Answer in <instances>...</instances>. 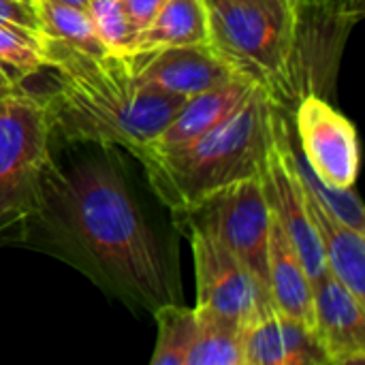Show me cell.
Masks as SVG:
<instances>
[{
  "label": "cell",
  "instance_id": "obj_20",
  "mask_svg": "<svg viewBox=\"0 0 365 365\" xmlns=\"http://www.w3.org/2000/svg\"><path fill=\"white\" fill-rule=\"evenodd\" d=\"M0 66H4L15 81L45 68L43 32L0 17Z\"/></svg>",
  "mask_w": 365,
  "mask_h": 365
},
{
  "label": "cell",
  "instance_id": "obj_24",
  "mask_svg": "<svg viewBox=\"0 0 365 365\" xmlns=\"http://www.w3.org/2000/svg\"><path fill=\"white\" fill-rule=\"evenodd\" d=\"M17 88H19V81H15L4 66H0V98L11 94V92H15Z\"/></svg>",
  "mask_w": 365,
  "mask_h": 365
},
{
  "label": "cell",
  "instance_id": "obj_26",
  "mask_svg": "<svg viewBox=\"0 0 365 365\" xmlns=\"http://www.w3.org/2000/svg\"><path fill=\"white\" fill-rule=\"evenodd\" d=\"M205 2H220V0H205Z\"/></svg>",
  "mask_w": 365,
  "mask_h": 365
},
{
  "label": "cell",
  "instance_id": "obj_23",
  "mask_svg": "<svg viewBox=\"0 0 365 365\" xmlns=\"http://www.w3.org/2000/svg\"><path fill=\"white\" fill-rule=\"evenodd\" d=\"M167 0H122V6L126 11V17L135 30V36L154 19V15L160 11V6Z\"/></svg>",
  "mask_w": 365,
  "mask_h": 365
},
{
  "label": "cell",
  "instance_id": "obj_1",
  "mask_svg": "<svg viewBox=\"0 0 365 365\" xmlns=\"http://www.w3.org/2000/svg\"><path fill=\"white\" fill-rule=\"evenodd\" d=\"M207 4L210 43L278 107L317 94L319 68L351 28L353 0H220Z\"/></svg>",
  "mask_w": 365,
  "mask_h": 365
},
{
  "label": "cell",
  "instance_id": "obj_5",
  "mask_svg": "<svg viewBox=\"0 0 365 365\" xmlns=\"http://www.w3.org/2000/svg\"><path fill=\"white\" fill-rule=\"evenodd\" d=\"M51 133L43 98L21 88L0 98V231L41 205Z\"/></svg>",
  "mask_w": 365,
  "mask_h": 365
},
{
  "label": "cell",
  "instance_id": "obj_6",
  "mask_svg": "<svg viewBox=\"0 0 365 365\" xmlns=\"http://www.w3.org/2000/svg\"><path fill=\"white\" fill-rule=\"evenodd\" d=\"M184 218L216 235L267 291L269 205L263 195L261 175L220 188Z\"/></svg>",
  "mask_w": 365,
  "mask_h": 365
},
{
  "label": "cell",
  "instance_id": "obj_27",
  "mask_svg": "<svg viewBox=\"0 0 365 365\" xmlns=\"http://www.w3.org/2000/svg\"><path fill=\"white\" fill-rule=\"evenodd\" d=\"M26 2H30V0H26Z\"/></svg>",
  "mask_w": 365,
  "mask_h": 365
},
{
  "label": "cell",
  "instance_id": "obj_11",
  "mask_svg": "<svg viewBox=\"0 0 365 365\" xmlns=\"http://www.w3.org/2000/svg\"><path fill=\"white\" fill-rule=\"evenodd\" d=\"M312 334L327 364H364L365 302L353 295L329 269L312 280Z\"/></svg>",
  "mask_w": 365,
  "mask_h": 365
},
{
  "label": "cell",
  "instance_id": "obj_8",
  "mask_svg": "<svg viewBox=\"0 0 365 365\" xmlns=\"http://www.w3.org/2000/svg\"><path fill=\"white\" fill-rule=\"evenodd\" d=\"M261 186L269 212L278 218L284 233L289 235L310 280H317L327 272V265L308 214L306 188L293 163V139L284 115H280L274 145L261 169Z\"/></svg>",
  "mask_w": 365,
  "mask_h": 365
},
{
  "label": "cell",
  "instance_id": "obj_13",
  "mask_svg": "<svg viewBox=\"0 0 365 365\" xmlns=\"http://www.w3.org/2000/svg\"><path fill=\"white\" fill-rule=\"evenodd\" d=\"M255 88L257 86L248 79L233 77L216 88L188 96L178 113L169 120V124L160 130V135L139 156L150 152H171L192 143L195 139L218 126L222 120H227L250 96Z\"/></svg>",
  "mask_w": 365,
  "mask_h": 365
},
{
  "label": "cell",
  "instance_id": "obj_7",
  "mask_svg": "<svg viewBox=\"0 0 365 365\" xmlns=\"http://www.w3.org/2000/svg\"><path fill=\"white\" fill-rule=\"evenodd\" d=\"M188 225L197 278V308L244 325L252 314L272 306L267 291L216 235L197 222Z\"/></svg>",
  "mask_w": 365,
  "mask_h": 365
},
{
  "label": "cell",
  "instance_id": "obj_3",
  "mask_svg": "<svg viewBox=\"0 0 365 365\" xmlns=\"http://www.w3.org/2000/svg\"><path fill=\"white\" fill-rule=\"evenodd\" d=\"M43 49L47 66L58 73L43 103L51 130L68 141L120 145L139 156L186 103V96L141 86L130 58L88 56L45 34Z\"/></svg>",
  "mask_w": 365,
  "mask_h": 365
},
{
  "label": "cell",
  "instance_id": "obj_18",
  "mask_svg": "<svg viewBox=\"0 0 365 365\" xmlns=\"http://www.w3.org/2000/svg\"><path fill=\"white\" fill-rule=\"evenodd\" d=\"M197 331L186 365H242V323L197 308Z\"/></svg>",
  "mask_w": 365,
  "mask_h": 365
},
{
  "label": "cell",
  "instance_id": "obj_16",
  "mask_svg": "<svg viewBox=\"0 0 365 365\" xmlns=\"http://www.w3.org/2000/svg\"><path fill=\"white\" fill-rule=\"evenodd\" d=\"M210 43L205 0H167L154 19L135 36L130 58L165 47Z\"/></svg>",
  "mask_w": 365,
  "mask_h": 365
},
{
  "label": "cell",
  "instance_id": "obj_4",
  "mask_svg": "<svg viewBox=\"0 0 365 365\" xmlns=\"http://www.w3.org/2000/svg\"><path fill=\"white\" fill-rule=\"evenodd\" d=\"M280 115V107L255 88L227 120L192 143L139 156L152 190L175 216H186L220 188L261 175Z\"/></svg>",
  "mask_w": 365,
  "mask_h": 365
},
{
  "label": "cell",
  "instance_id": "obj_22",
  "mask_svg": "<svg viewBox=\"0 0 365 365\" xmlns=\"http://www.w3.org/2000/svg\"><path fill=\"white\" fill-rule=\"evenodd\" d=\"M83 11L90 17V24L107 51L130 58L135 30L126 17L122 0H88Z\"/></svg>",
  "mask_w": 365,
  "mask_h": 365
},
{
  "label": "cell",
  "instance_id": "obj_9",
  "mask_svg": "<svg viewBox=\"0 0 365 365\" xmlns=\"http://www.w3.org/2000/svg\"><path fill=\"white\" fill-rule=\"evenodd\" d=\"M299 152L321 182L353 188L359 173V139L353 122L323 96L306 94L295 103Z\"/></svg>",
  "mask_w": 365,
  "mask_h": 365
},
{
  "label": "cell",
  "instance_id": "obj_17",
  "mask_svg": "<svg viewBox=\"0 0 365 365\" xmlns=\"http://www.w3.org/2000/svg\"><path fill=\"white\" fill-rule=\"evenodd\" d=\"M38 30L66 47L83 51L88 56H109L107 47L96 36L90 17L81 6H73L60 0H30Z\"/></svg>",
  "mask_w": 365,
  "mask_h": 365
},
{
  "label": "cell",
  "instance_id": "obj_25",
  "mask_svg": "<svg viewBox=\"0 0 365 365\" xmlns=\"http://www.w3.org/2000/svg\"><path fill=\"white\" fill-rule=\"evenodd\" d=\"M60 2H66V4H73V6H86L88 4V0H60Z\"/></svg>",
  "mask_w": 365,
  "mask_h": 365
},
{
  "label": "cell",
  "instance_id": "obj_2",
  "mask_svg": "<svg viewBox=\"0 0 365 365\" xmlns=\"http://www.w3.org/2000/svg\"><path fill=\"white\" fill-rule=\"evenodd\" d=\"M41 203L73 250L113 289L154 310L173 302L160 246L111 165L86 160L47 173Z\"/></svg>",
  "mask_w": 365,
  "mask_h": 365
},
{
  "label": "cell",
  "instance_id": "obj_14",
  "mask_svg": "<svg viewBox=\"0 0 365 365\" xmlns=\"http://www.w3.org/2000/svg\"><path fill=\"white\" fill-rule=\"evenodd\" d=\"M267 293L274 308L302 321L312 329V280L299 255L295 252L289 235L272 212L267 240Z\"/></svg>",
  "mask_w": 365,
  "mask_h": 365
},
{
  "label": "cell",
  "instance_id": "obj_19",
  "mask_svg": "<svg viewBox=\"0 0 365 365\" xmlns=\"http://www.w3.org/2000/svg\"><path fill=\"white\" fill-rule=\"evenodd\" d=\"M154 317L158 325V336L152 365H186L197 331V310L169 302L158 306L154 310Z\"/></svg>",
  "mask_w": 365,
  "mask_h": 365
},
{
  "label": "cell",
  "instance_id": "obj_12",
  "mask_svg": "<svg viewBox=\"0 0 365 365\" xmlns=\"http://www.w3.org/2000/svg\"><path fill=\"white\" fill-rule=\"evenodd\" d=\"M242 365H327L308 325L267 306L242 325Z\"/></svg>",
  "mask_w": 365,
  "mask_h": 365
},
{
  "label": "cell",
  "instance_id": "obj_10",
  "mask_svg": "<svg viewBox=\"0 0 365 365\" xmlns=\"http://www.w3.org/2000/svg\"><path fill=\"white\" fill-rule=\"evenodd\" d=\"M130 62L141 86L186 98L240 77L212 43L165 47L133 56Z\"/></svg>",
  "mask_w": 365,
  "mask_h": 365
},
{
  "label": "cell",
  "instance_id": "obj_21",
  "mask_svg": "<svg viewBox=\"0 0 365 365\" xmlns=\"http://www.w3.org/2000/svg\"><path fill=\"white\" fill-rule=\"evenodd\" d=\"M293 163H295V169L299 173L302 184L319 203H323L344 225L365 233L364 203L355 195V188H334V186H327L325 182H321L317 178V173L308 167V163L304 160L302 152L295 145H293Z\"/></svg>",
  "mask_w": 365,
  "mask_h": 365
},
{
  "label": "cell",
  "instance_id": "obj_15",
  "mask_svg": "<svg viewBox=\"0 0 365 365\" xmlns=\"http://www.w3.org/2000/svg\"><path fill=\"white\" fill-rule=\"evenodd\" d=\"M306 188V186H304ZM308 214L314 225L327 269L365 302V233L344 225L308 190Z\"/></svg>",
  "mask_w": 365,
  "mask_h": 365
}]
</instances>
